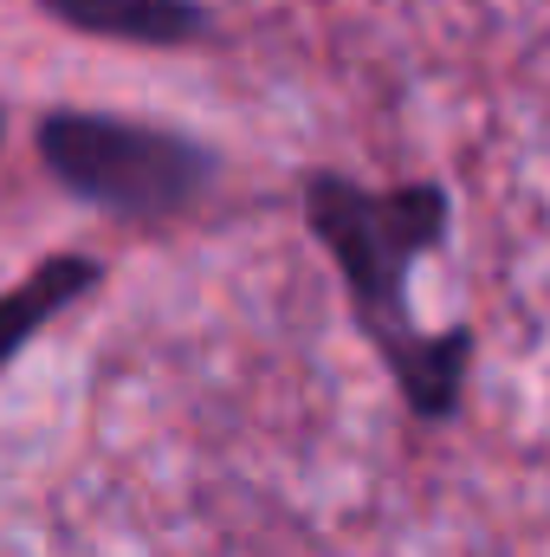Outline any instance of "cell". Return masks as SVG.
Instances as JSON below:
<instances>
[{"instance_id": "4", "label": "cell", "mask_w": 550, "mask_h": 557, "mask_svg": "<svg viewBox=\"0 0 550 557\" xmlns=\"http://www.w3.org/2000/svg\"><path fill=\"white\" fill-rule=\"evenodd\" d=\"M104 285V260L98 253H46L26 278H13L0 292V370L52 324L65 318L78 298H91Z\"/></svg>"}, {"instance_id": "3", "label": "cell", "mask_w": 550, "mask_h": 557, "mask_svg": "<svg viewBox=\"0 0 550 557\" xmlns=\"http://www.w3.org/2000/svg\"><path fill=\"white\" fill-rule=\"evenodd\" d=\"M59 26L111 46H149V52H182L214 39L208 0H39Z\"/></svg>"}, {"instance_id": "5", "label": "cell", "mask_w": 550, "mask_h": 557, "mask_svg": "<svg viewBox=\"0 0 550 557\" xmlns=\"http://www.w3.org/2000/svg\"><path fill=\"white\" fill-rule=\"evenodd\" d=\"M0 149H7V111H0Z\"/></svg>"}, {"instance_id": "2", "label": "cell", "mask_w": 550, "mask_h": 557, "mask_svg": "<svg viewBox=\"0 0 550 557\" xmlns=\"http://www.w3.org/2000/svg\"><path fill=\"white\" fill-rule=\"evenodd\" d=\"M33 149L46 175L78 195L98 214H117L130 227H162L201 208L221 182L214 143L149 124V117H117V111H46L33 124Z\"/></svg>"}, {"instance_id": "1", "label": "cell", "mask_w": 550, "mask_h": 557, "mask_svg": "<svg viewBox=\"0 0 550 557\" xmlns=\"http://www.w3.org/2000/svg\"><path fill=\"white\" fill-rule=\"evenodd\" d=\"M304 201V227L324 247V260L343 278L350 318L370 337V350L383 357L402 409L421 428L460 416L466 403V376L479 357L473 324H447V331H421L409 305V278L427 253L447 247L453 234V188L447 182H357L343 169H304L298 182Z\"/></svg>"}]
</instances>
